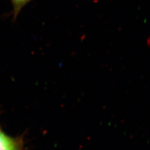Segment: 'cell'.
Instances as JSON below:
<instances>
[{"mask_svg":"<svg viewBox=\"0 0 150 150\" xmlns=\"http://www.w3.org/2000/svg\"><path fill=\"white\" fill-rule=\"evenodd\" d=\"M10 1L13 6L12 15L13 16V20H16V17L22 10L23 7H25L32 0H10Z\"/></svg>","mask_w":150,"mask_h":150,"instance_id":"obj_2","label":"cell"},{"mask_svg":"<svg viewBox=\"0 0 150 150\" xmlns=\"http://www.w3.org/2000/svg\"><path fill=\"white\" fill-rule=\"evenodd\" d=\"M0 150H25L24 141L21 137L7 134L0 126Z\"/></svg>","mask_w":150,"mask_h":150,"instance_id":"obj_1","label":"cell"}]
</instances>
